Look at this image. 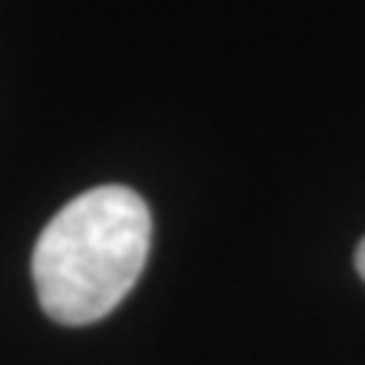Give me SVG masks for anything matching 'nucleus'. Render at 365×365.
<instances>
[{
	"instance_id": "f257e3e1",
	"label": "nucleus",
	"mask_w": 365,
	"mask_h": 365,
	"mask_svg": "<svg viewBox=\"0 0 365 365\" xmlns=\"http://www.w3.org/2000/svg\"><path fill=\"white\" fill-rule=\"evenodd\" d=\"M153 217L129 186H95L51 217L34 247V287L58 325H91L115 312L149 257Z\"/></svg>"
},
{
	"instance_id": "f03ea898",
	"label": "nucleus",
	"mask_w": 365,
	"mask_h": 365,
	"mask_svg": "<svg viewBox=\"0 0 365 365\" xmlns=\"http://www.w3.org/2000/svg\"><path fill=\"white\" fill-rule=\"evenodd\" d=\"M355 267H359V274H362V281H365V240L355 250Z\"/></svg>"
}]
</instances>
